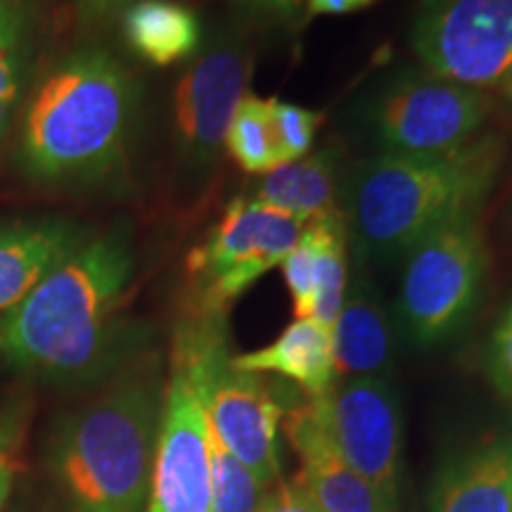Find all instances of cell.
<instances>
[{"label": "cell", "mask_w": 512, "mask_h": 512, "mask_svg": "<svg viewBox=\"0 0 512 512\" xmlns=\"http://www.w3.org/2000/svg\"><path fill=\"white\" fill-rule=\"evenodd\" d=\"M133 266L124 226L83 238L0 320V361L60 387L107 380L133 349L121 320Z\"/></svg>", "instance_id": "6da1fadb"}, {"label": "cell", "mask_w": 512, "mask_h": 512, "mask_svg": "<svg viewBox=\"0 0 512 512\" xmlns=\"http://www.w3.org/2000/svg\"><path fill=\"white\" fill-rule=\"evenodd\" d=\"M505 140L482 133L437 155H375L344 176L342 219L361 261L389 264L437 230L475 219L494 192Z\"/></svg>", "instance_id": "7a4b0ae2"}, {"label": "cell", "mask_w": 512, "mask_h": 512, "mask_svg": "<svg viewBox=\"0 0 512 512\" xmlns=\"http://www.w3.org/2000/svg\"><path fill=\"white\" fill-rule=\"evenodd\" d=\"M136 107V81L110 53L76 50L43 76L27 102L24 171L48 183L110 176L124 162Z\"/></svg>", "instance_id": "3957f363"}, {"label": "cell", "mask_w": 512, "mask_h": 512, "mask_svg": "<svg viewBox=\"0 0 512 512\" xmlns=\"http://www.w3.org/2000/svg\"><path fill=\"white\" fill-rule=\"evenodd\" d=\"M162 401L155 373H126L62 422L50 465L76 512L145 510Z\"/></svg>", "instance_id": "277c9868"}, {"label": "cell", "mask_w": 512, "mask_h": 512, "mask_svg": "<svg viewBox=\"0 0 512 512\" xmlns=\"http://www.w3.org/2000/svg\"><path fill=\"white\" fill-rule=\"evenodd\" d=\"M226 316L195 311L176 332L147 512H211V422L204 389L209 339Z\"/></svg>", "instance_id": "5b68a950"}, {"label": "cell", "mask_w": 512, "mask_h": 512, "mask_svg": "<svg viewBox=\"0 0 512 512\" xmlns=\"http://www.w3.org/2000/svg\"><path fill=\"white\" fill-rule=\"evenodd\" d=\"M489 278V247L475 219L456 221L427 235L403 254L399 320L418 347L456 337L475 316Z\"/></svg>", "instance_id": "8992f818"}, {"label": "cell", "mask_w": 512, "mask_h": 512, "mask_svg": "<svg viewBox=\"0 0 512 512\" xmlns=\"http://www.w3.org/2000/svg\"><path fill=\"white\" fill-rule=\"evenodd\" d=\"M494 100L427 69L389 79L370 98L366 126L377 155H437L482 136Z\"/></svg>", "instance_id": "52a82bcc"}, {"label": "cell", "mask_w": 512, "mask_h": 512, "mask_svg": "<svg viewBox=\"0 0 512 512\" xmlns=\"http://www.w3.org/2000/svg\"><path fill=\"white\" fill-rule=\"evenodd\" d=\"M306 223L245 195L235 197L207 238L188 254L197 311L226 316L235 299L283 264L297 247Z\"/></svg>", "instance_id": "ba28073f"}, {"label": "cell", "mask_w": 512, "mask_h": 512, "mask_svg": "<svg viewBox=\"0 0 512 512\" xmlns=\"http://www.w3.org/2000/svg\"><path fill=\"white\" fill-rule=\"evenodd\" d=\"M411 43L427 72L489 91L512 72V0H418Z\"/></svg>", "instance_id": "9c48e42d"}, {"label": "cell", "mask_w": 512, "mask_h": 512, "mask_svg": "<svg viewBox=\"0 0 512 512\" xmlns=\"http://www.w3.org/2000/svg\"><path fill=\"white\" fill-rule=\"evenodd\" d=\"M330 446L351 470L399 501L401 408L384 377H342L323 396H306Z\"/></svg>", "instance_id": "30bf717a"}, {"label": "cell", "mask_w": 512, "mask_h": 512, "mask_svg": "<svg viewBox=\"0 0 512 512\" xmlns=\"http://www.w3.org/2000/svg\"><path fill=\"white\" fill-rule=\"evenodd\" d=\"M252 48L238 31H219L174 91V128L183 164L192 174H207L226 150V133L247 95L252 76Z\"/></svg>", "instance_id": "8fae6325"}, {"label": "cell", "mask_w": 512, "mask_h": 512, "mask_svg": "<svg viewBox=\"0 0 512 512\" xmlns=\"http://www.w3.org/2000/svg\"><path fill=\"white\" fill-rule=\"evenodd\" d=\"M204 389L211 430L266 489L280 482V425L285 406L261 380V375L242 373L230 366L226 347V323L214 330L204 361Z\"/></svg>", "instance_id": "7c38bea8"}, {"label": "cell", "mask_w": 512, "mask_h": 512, "mask_svg": "<svg viewBox=\"0 0 512 512\" xmlns=\"http://www.w3.org/2000/svg\"><path fill=\"white\" fill-rule=\"evenodd\" d=\"M285 432L299 458L292 484L318 512H399V501L384 496L337 456L309 399L285 413Z\"/></svg>", "instance_id": "4fadbf2b"}, {"label": "cell", "mask_w": 512, "mask_h": 512, "mask_svg": "<svg viewBox=\"0 0 512 512\" xmlns=\"http://www.w3.org/2000/svg\"><path fill=\"white\" fill-rule=\"evenodd\" d=\"M81 240V230L64 219L0 223V320Z\"/></svg>", "instance_id": "5bb4252c"}, {"label": "cell", "mask_w": 512, "mask_h": 512, "mask_svg": "<svg viewBox=\"0 0 512 512\" xmlns=\"http://www.w3.org/2000/svg\"><path fill=\"white\" fill-rule=\"evenodd\" d=\"M337 377H384L392 363V325L382 297L366 273L349 280L332 323Z\"/></svg>", "instance_id": "9a60e30c"}, {"label": "cell", "mask_w": 512, "mask_h": 512, "mask_svg": "<svg viewBox=\"0 0 512 512\" xmlns=\"http://www.w3.org/2000/svg\"><path fill=\"white\" fill-rule=\"evenodd\" d=\"M242 373L278 375L297 384L306 396H323L337 382L332 328L311 318H297L268 347L230 356Z\"/></svg>", "instance_id": "2e32d148"}, {"label": "cell", "mask_w": 512, "mask_h": 512, "mask_svg": "<svg viewBox=\"0 0 512 512\" xmlns=\"http://www.w3.org/2000/svg\"><path fill=\"white\" fill-rule=\"evenodd\" d=\"M430 512H512V437H498L448 463Z\"/></svg>", "instance_id": "e0dca14e"}, {"label": "cell", "mask_w": 512, "mask_h": 512, "mask_svg": "<svg viewBox=\"0 0 512 512\" xmlns=\"http://www.w3.org/2000/svg\"><path fill=\"white\" fill-rule=\"evenodd\" d=\"M344 176L347 174H342V152L330 145L256 176L245 197L302 221H311L339 209L337 202L342 197Z\"/></svg>", "instance_id": "ac0fdd59"}, {"label": "cell", "mask_w": 512, "mask_h": 512, "mask_svg": "<svg viewBox=\"0 0 512 512\" xmlns=\"http://www.w3.org/2000/svg\"><path fill=\"white\" fill-rule=\"evenodd\" d=\"M124 34L143 60L169 67L197 53L202 38L195 12L171 0H140L124 17Z\"/></svg>", "instance_id": "d6986e66"}, {"label": "cell", "mask_w": 512, "mask_h": 512, "mask_svg": "<svg viewBox=\"0 0 512 512\" xmlns=\"http://www.w3.org/2000/svg\"><path fill=\"white\" fill-rule=\"evenodd\" d=\"M31 19L24 0H0V143L22 98L29 67Z\"/></svg>", "instance_id": "ffe728a7"}, {"label": "cell", "mask_w": 512, "mask_h": 512, "mask_svg": "<svg viewBox=\"0 0 512 512\" xmlns=\"http://www.w3.org/2000/svg\"><path fill=\"white\" fill-rule=\"evenodd\" d=\"M226 150L242 171L252 176L278 169L280 155L271 124V102L259 95H245L230 119Z\"/></svg>", "instance_id": "44dd1931"}, {"label": "cell", "mask_w": 512, "mask_h": 512, "mask_svg": "<svg viewBox=\"0 0 512 512\" xmlns=\"http://www.w3.org/2000/svg\"><path fill=\"white\" fill-rule=\"evenodd\" d=\"M266 491L211 430V512H259Z\"/></svg>", "instance_id": "7402d4cb"}, {"label": "cell", "mask_w": 512, "mask_h": 512, "mask_svg": "<svg viewBox=\"0 0 512 512\" xmlns=\"http://www.w3.org/2000/svg\"><path fill=\"white\" fill-rule=\"evenodd\" d=\"M271 102V124L278 145L280 166L290 164L294 159H302L311 152L316 143V133L323 124V114L306 110V107L268 98Z\"/></svg>", "instance_id": "603a6c76"}, {"label": "cell", "mask_w": 512, "mask_h": 512, "mask_svg": "<svg viewBox=\"0 0 512 512\" xmlns=\"http://www.w3.org/2000/svg\"><path fill=\"white\" fill-rule=\"evenodd\" d=\"M233 15L252 29H299L309 17L306 0H230Z\"/></svg>", "instance_id": "cb8c5ba5"}, {"label": "cell", "mask_w": 512, "mask_h": 512, "mask_svg": "<svg viewBox=\"0 0 512 512\" xmlns=\"http://www.w3.org/2000/svg\"><path fill=\"white\" fill-rule=\"evenodd\" d=\"M486 366L496 389L512 403V302L498 318L486 351Z\"/></svg>", "instance_id": "d4e9b609"}, {"label": "cell", "mask_w": 512, "mask_h": 512, "mask_svg": "<svg viewBox=\"0 0 512 512\" xmlns=\"http://www.w3.org/2000/svg\"><path fill=\"white\" fill-rule=\"evenodd\" d=\"M259 512H318L306 498L299 494L297 486L290 484H275L271 491H266L264 503Z\"/></svg>", "instance_id": "484cf974"}, {"label": "cell", "mask_w": 512, "mask_h": 512, "mask_svg": "<svg viewBox=\"0 0 512 512\" xmlns=\"http://www.w3.org/2000/svg\"><path fill=\"white\" fill-rule=\"evenodd\" d=\"M19 472V456L12 434H0V510L8 503Z\"/></svg>", "instance_id": "4316f807"}, {"label": "cell", "mask_w": 512, "mask_h": 512, "mask_svg": "<svg viewBox=\"0 0 512 512\" xmlns=\"http://www.w3.org/2000/svg\"><path fill=\"white\" fill-rule=\"evenodd\" d=\"M361 8V0H306L309 15H349Z\"/></svg>", "instance_id": "83f0119b"}, {"label": "cell", "mask_w": 512, "mask_h": 512, "mask_svg": "<svg viewBox=\"0 0 512 512\" xmlns=\"http://www.w3.org/2000/svg\"><path fill=\"white\" fill-rule=\"evenodd\" d=\"M496 88H498V91H501V98L505 100V105H508L510 110H512V72L505 76V79L498 83Z\"/></svg>", "instance_id": "f1b7e54d"}, {"label": "cell", "mask_w": 512, "mask_h": 512, "mask_svg": "<svg viewBox=\"0 0 512 512\" xmlns=\"http://www.w3.org/2000/svg\"><path fill=\"white\" fill-rule=\"evenodd\" d=\"M370 3H375V0H361V5H363V8H366V5H370Z\"/></svg>", "instance_id": "f546056e"}, {"label": "cell", "mask_w": 512, "mask_h": 512, "mask_svg": "<svg viewBox=\"0 0 512 512\" xmlns=\"http://www.w3.org/2000/svg\"><path fill=\"white\" fill-rule=\"evenodd\" d=\"M102 3H112V0H102Z\"/></svg>", "instance_id": "4dcf8cb0"}]
</instances>
